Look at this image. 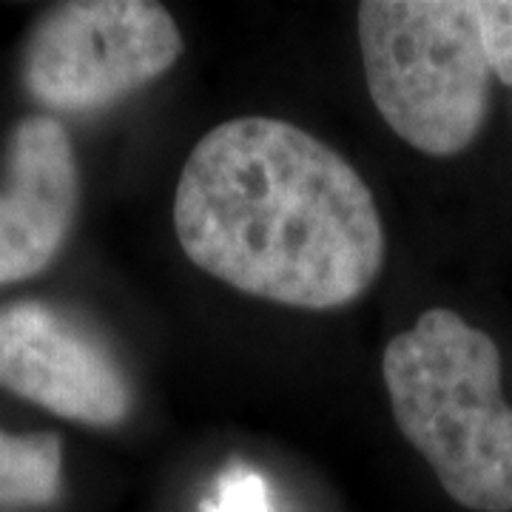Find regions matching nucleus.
Listing matches in <instances>:
<instances>
[{"mask_svg": "<svg viewBox=\"0 0 512 512\" xmlns=\"http://www.w3.org/2000/svg\"><path fill=\"white\" fill-rule=\"evenodd\" d=\"M382 376L402 436L444 493L467 510L512 512V407L493 339L430 308L387 342Z\"/></svg>", "mask_w": 512, "mask_h": 512, "instance_id": "f03ea898", "label": "nucleus"}, {"mask_svg": "<svg viewBox=\"0 0 512 512\" xmlns=\"http://www.w3.org/2000/svg\"><path fill=\"white\" fill-rule=\"evenodd\" d=\"M202 512H274L265 478L248 467H231L220 478L214 501H205Z\"/></svg>", "mask_w": 512, "mask_h": 512, "instance_id": "1a4fd4ad", "label": "nucleus"}, {"mask_svg": "<svg viewBox=\"0 0 512 512\" xmlns=\"http://www.w3.org/2000/svg\"><path fill=\"white\" fill-rule=\"evenodd\" d=\"M359 46L373 106L407 146L430 157L473 146L493 83L476 0H365Z\"/></svg>", "mask_w": 512, "mask_h": 512, "instance_id": "7ed1b4c3", "label": "nucleus"}, {"mask_svg": "<svg viewBox=\"0 0 512 512\" xmlns=\"http://www.w3.org/2000/svg\"><path fill=\"white\" fill-rule=\"evenodd\" d=\"M476 18L493 77L512 86V0H476Z\"/></svg>", "mask_w": 512, "mask_h": 512, "instance_id": "6e6552de", "label": "nucleus"}, {"mask_svg": "<svg viewBox=\"0 0 512 512\" xmlns=\"http://www.w3.org/2000/svg\"><path fill=\"white\" fill-rule=\"evenodd\" d=\"M0 387L92 427L120 424L134 402L106 342L46 302L0 308Z\"/></svg>", "mask_w": 512, "mask_h": 512, "instance_id": "39448f33", "label": "nucleus"}, {"mask_svg": "<svg viewBox=\"0 0 512 512\" xmlns=\"http://www.w3.org/2000/svg\"><path fill=\"white\" fill-rule=\"evenodd\" d=\"M183 37L163 3L74 0L40 18L23 52V83L57 111H97L163 77Z\"/></svg>", "mask_w": 512, "mask_h": 512, "instance_id": "20e7f679", "label": "nucleus"}, {"mask_svg": "<svg viewBox=\"0 0 512 512\" xmlns=\"http://www.w3.org/2000/svg\"><path fill=\"white\" fill-rule=\"evenodd\" d=\"M174 231L205 274L302 311L356 302L384 265L382 217L362 174L274 117L228 120L194 146Z\"/></svg>", "mask_w": 512, "mask_h": 512, "instance_id": "f257e3e1", "label": "nucleus"}, {"mask_svg": "<svg viewBox=\"0 0 512 512\" xmlns=\"http://www.w3.org/2000/svg\"><path fill=\"white\" fill-rule=\"evenodd\" d=\"M63 487V447L55 433L0 430V507H43Z\"/></svg>", "mask_w": 512, "mask_h": 512, "instance_id": "0eeeda50", "label": "nucleus"}, {"mask_svg": "<svg viewBox=\"0 0 512 512\" xmlns=\"http://www.w3.org/2000/svg\"><path fill=\"white\" fill-rule=\"evenodd\" d=\"M80 177L69 131L32 114L12 128L0 194V285L46 271L72 231Z\"/></svg>", "mask_w": 512, "mask_h": 512, "instance_id": "423d86ee", "label": "nucleus"}]
</instances>
